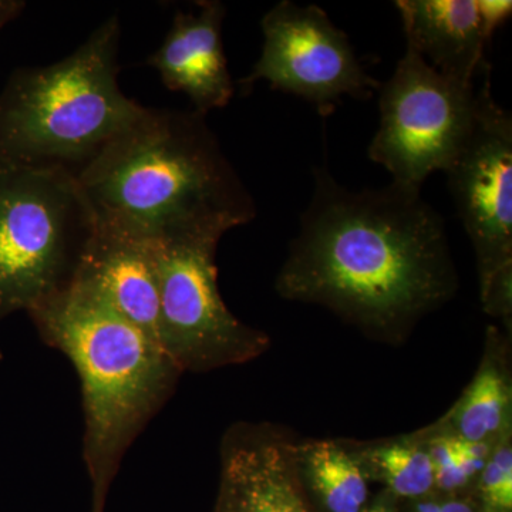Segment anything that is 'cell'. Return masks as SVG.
Segmentation results:
<instances>
[{
    "label": "cell",
    "instance_id": "cell-5",
    "mask_svg": "<svg viewBox=\"0 0 512 512\" xmlns=\"http://www.w3.org/2000/svg\"><path fill=\"white\" fill-rule=\"evenodd\" d=\"M94 224L72 171L0 161V319L73 281Z\"/></svg>",
    "mask_w": 512,
    "mask_h": 512
},
{
    "label": "cell",
    "instance_id": "cell-3",
    "mask_svg": "<svg viewBox=\"0 0 512 512\" xmlns=\"http://www.w3.org/2000/svg\"><path fill=\"white\" fill-rule=\"evenodd\" d=\"M28 315L40 338L66 355L80 377L90 512H106L124 454L170 399L183 372L160 343L77 279Z\"/></svg>",
    "mask_w": 512,
    "mask_h": 512
},
{
    "label": "cell",
    "instance_id": "cell-17",
    "mask_svg": "<svg viewBox=\"0 0 512 512\" xmlns=\"http://www.w3.org/2000/svg\"><path fill=\"white\" fill-rule=\"evenodd\" d=\"M420 434L429 450L434 488L440 495L464 494L473 488L495 446L460 439L437 423Z\"/></svg>",
    "mask_w": 512,
    "mask_h": 512
},
{
    "label": "cell",
    "instance_id": "cell-4",
    "mask_svg": "<svg viewBox=\"0 0 512 512\" xmlns=\"http://www.w3.org/2000/svg\"><path fill=\"white\" fill-rule=\"evenodd\" d=\"M120 19L60 62L22 67L0 92V161L77 174L146 107L121 92Z\"/></svg>",
    "mask_w": 512,
    "mask_h": 512
},
{
    "label": "cell",
    "instance_id": "cell-11",
    "mask_svg": "<svg viewBox=\"0 0 512 512\" xmlns=\"http://www.w3.org/2000/svg\"><path fill=\"white\" fill-rule=\"evenodd\" d=\"M158 245V239L138 229L96 215L92 235L73 276L93 286L123 318L156 342L160 309Z\"/></svg>",
    "mask_w": 512,
    "mask_h": 512
},
{
    "label": "cell",
    "instance_id": "cell-19",
    "mask_svg": "<svg viewBox=\"0 0 512 512\" xmlns=\"http://www.w3.org/2000/svg\"><path fill=\"white\" fill-rule=\"evenodd\" d=\"M478 15H480L481 28L484 36L490 42L495 30L510 19L512 2L510 0H476Z\"/></svg>",
    "mask_w": 512,
    "mask_h": 512
},
{
    "label": "cell",
    "instance_id": "cell-9",
    "mask_svg": "<svg viewBox=\"0 0 512 512\" xmlns=\"http://www.w3.org/2000/svg\"><path fill=\"white\" fill-rule=\"evenodd\" d=\"M477 87L470 133L446 168L453 195L477 256L480 289L512 271V117L491 93V66Z\"/></svg>",
    "mask_w": 512,
    "mask_h": 512
},
{
    "label": "cell",
    "instance_id": "cell-12",
    "mask_svg": "<svg viewBox=\"0 0 512 512\" xmlns=\"http://www.w3.org/2000/svg\"><path fill=\"white\" fill-rule=\"evenodd\" d=\"M224 19L225 6L218 0L198 2L197 13L177 12L163 43L147 62L168 90L184 93L204 116L224 109L234 97L222 40Z\"/></svg>",
    "mask_w": 512,
    "mask_h": 512
},
{
    "label": "cell",
    "instance_id": "cell-2",
    "mask_svg": "<svg viewBox=\"0 0 512 512\" xmlns=\"http://www.w3.org/2000/svg\"><path fill=\"white\" fill-rule=\"evenodd\" d=\"M205 117L146 107L76 174L94 214L158 241L222 238L254 221V198Z\"/></svg>",
    "mask_w": 512,
    "mask_h": 512
},
{
    "label": "cell",
    "instance_id": "cell-8",
    "mask_svg": "<svg viewBox=\"0 0 512 512\" xmlns=\"http://www.w3.org/2000/svg\"><path fill=\"white\" fill-rule=\"evenodd\" d=\"M264 46L242 90L265 80L272 89L309 101L322 117L343 96L372 99L380 83L367 74L348 35L316 5L282 0L262 18Z\"/></svg>",
    "mask_w": 512,
    "mask_h": 512
},
{
    "label": "cell",
    "instance_id": "cell-16",
    "mask_svg": "<svg viewBox=\"0 0 512 512\" xmlns=\"http://www.w3.org/2000/svg\"><path fill=\"white\" fill-rule=\"evenodd\" d=\"M367 478L380 481L393 500L417 501L436 494L429 450L420 431L353 450Z\"/></svg>",
    "mask_w": 512,
    "mask_h": 512
},
{
    "label": "cell",
    "instance_id": "cell-23",
    "mask_svg": "<svg viewBox=\"0 0 512 512\" xmlns=\"http://www.w3.org/2000/svg\"><path fill=\"white\" fill-rule=\"evenodd\" d=\"M394 501L389 494H384L379 500H376L372 505H367L362 512H396L394 508Z\"/></svg>",
    "mask_w": 512,
    "mask_h": 512
},
{
    "label": "cell",
    "instance_id": "cell-22",
    "mask_svg": "<svg viewBox=\"0 0 512 512\" xmlns=\"http://www.w3.org/2000/svg\"><path fill=\"white\" fill-rule=\"evenodd\" d=\"M410 512H440V497L436 494L413 501Z\"/></svg>",
    "mask_w": 512,
    "mask_h": 512
},
{
    "label": "cell",
    "instance_id": "cell-6",
    "mask_svg": "<svg viewBox=\"0 0 512 512\" xmlns=\"http://www.w3.org/2000/svg\"><path fill=\"white\" fill-rule=\"evenodd\" d=\"M477 86L447 79L406 46L387 82L379 87L380 121L369 158L392 183L421 191L436 171H446L470 133Z\"/></svg>",
    "mask_w": 512,
    "mask_h": 512
},
{
    "label": "cell",
    "instance_id": "cell-10",
    "mask_svg": "<svg viewBox=\"0 0 512 512\" xmlns=\"http://www.w3.org/2000/svg\"><path fill=\"white\" fill-rule=\"evenodd\" d=\"M214 512H312L296 444L271 424L232 426L222 439Z\"/></svg>",
    "mask_w": 512,
    "mask_h": 512
},
{
    "label": "cell",
    "instance_id": "cell-21",
    "mask_svg": "<svg viewBox=\"0 0 512 512\" xmlns=\"http://www.w3.org/2000/svg\"><path fill=\"white\" fill-rule=\"evenodd\" d=\"M26 3L22 0H0V30L18 18Z\"/></svg>",
    "mask_w": 512,
    "mask_h": 512
},
{
    "label": "cell",
    "instance_id": "cell-14",
    "mask_svg": "<svg viewBox=\"0 0 512 512\" xmlns=\"http://www.w3.org/2000/svg\"><path fill=\"white\" fill-rule=\"evenodd\" d=\"M437 424L460 439L493 446L512 434L511 373L507 340L500 330L488 329L484 357L476 376Z\"/></svg>",
    "mask_w": 512,
    "mask_h": 512
},
{
    "label": "cell",
    "instance_id": "cell-1",
    "mask_svg": "<svg viewBox=\"0 0 512 512\" xmlns=\"http://www.w3.org/2000/svg\"><path fill=\"white\" fill-rule=\"evenodd\" d=\"M313 181L276 291L325 306L369 335L403 340L458 288L443 217L402 185L353 191L326 164Z\"/></svg>",
    "mask_w": 512,
    "mask_h": 512
},
{
    "label": "cell",
    "instance_id": "cell-13",
    "mask_svg": "<svg viewBox=\"0 0 512 512\" xmlns=\"http://www.w3.org/2000/svg\"><path fill=\"white\" fill-rule=\"evenodd\" d=\"M407 46L454 82L476 86L488 42L476 0H397Z\"/></svg>",
    "mask_w": 512,
    "mask_h": 512
},
{
    "label": "cell",
    "instance_id": "cell-20",
    "mask_svg": "<svg viewBox=\"0 0 512 512\" xmlns=\"http://www.w3.org/2000/svg\"><path fill=\"white\" fill-rule=\"evenodd\" d=\"M440 512H480L473 494L441 495Z\"/></svg>",
    "mask_w": 512,
    "mask_h": 512
},
{
    "label": "cell",
    "instance_id": "cell-15",
    "mask_svg": "<svg viewBox=\"0 0 512 512\" xmlns=\"http://www.w3.org/2000/svg\"><path fill=\"white\" fill-rule=\"evenodd\" d=\"M296 464L305 490L326 512H362L369 501V478L356 454L336 441L296 444Z\"/></svg>",
    "mask_w": 512,
    "mask_h": 512
},
{
    "label": "cell",
    "instance_id": "cell-7",
    "mask_svg": "<svg viewBox=\"0 0 512 512\" xmlns=\"http://www.w3.org/2000/svg\"><path fill=\"white\" fill-rule=\"evenodd\" d=\"M218 237L158 245V342L181 372L242 365L269 348V336L235 318L217 281Z\"/></svg>",
    "mask_w": 512,
    "mask_h": 512
},
{
    "label": "cell",
    "instance_id": "cell-18",
    "mask_svg": "<svg viewBox=\"0 0 512 512\" xmlns=\"http://www.w3.org/2000/svg\"><path fill=\"white\" fill-rule=\"evenodd\" d=\"M480 512H512V436L495 444L473 487Z\"/></svg>",
    "mask_w": 512,
    "mask_h": 512
}]
</instances>
